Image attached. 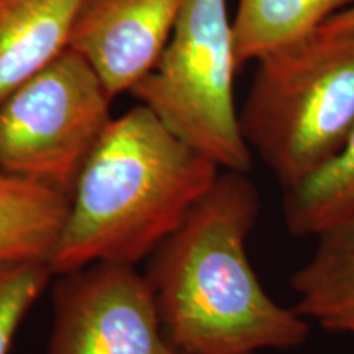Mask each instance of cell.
Masks as SVG:
<instances>
[{"label": "cell", "mask_w": 354, "mask_h": 354, "mask_svg": "<svg viewBox=\"0 0 354 354\" xmlns=\"http://www.w3.org/2000/svg\"><path fill=\"white\" fill-rule=\"evenodd\" d=\"M259 214L253 180L221 171L148 259L145 276L162 330L180 353L258 354L307 343V318L264 290L248 258Z\"/></svg>", "instance_id": "obj_1"}, {"label": "cell", "mask_w": 354, "mask_h": 354, "mask_svg": "<svg viewBox=\"0 0 354 354\" xmlns=\"http://www.w3.org/2000/svg\"><path fill=\"white\" fill-rule=\"evenodd\" d=\"M220 172L136 104L110 122L82 167L48 259L51 274L149 259Z\"/></svg>", "instance_id": "obj_2"}, {"label": "cell", "mask_w": 354, "mask_h": 354, "mask_svg": "<svg viewBox=\"0 0 354 354\" xmlns=\"http://www.w3.org/2000/svg\"><path fill=\"white\" fill-rule=\"evenodd\" d=\"M240 123L284 190L333 161L354 128V30L320 26L256 61Z\"/></svg>", "instance_id": "obj_3"}, {"label": "cell", "mask_w": 354, "mask_h": 354, "mask_svg": "<svg viewBox=\"0 0 354 354\" xmlns=\"http://www.w3.org/2000/svg\"><path fill=\"white\" fill-rule=\"evenodd\" d=\"M236 71L228 0H187L156 66L130 94L221 171L248 174L253 151L234 104Z\"/></svg>", "instance_id": "obj_4"}, {"label": "cell", "mask_w": 354, "mask_h": 354, "mask_svg": "<svg viewBox=\"0 0 354 354\" xmlns=\"http://www.w3.org/2000/svg\"><path fill=\"white\" fill-rule=\"evenodd\" d=\"M113 97L68 50L0 102V172L73 196L110 122Z\"/></svg>", "instance_id": "obj_5"}, {"label": "cell", "mask_w": 354, "mask_h": 354, "mask_svg": "<svg viewBox=\"0 0 354 354\" xmlns=\"http://www.w3.org/2000/svg\"><path fill=\"white\" fill-rule=\"evenodd\" d=\"M46 354H184L162 330L136 266L99 263L56 276Z\"/></svg>", "instance_id": "obj_6"}, {"label": "cell", "mask_w": 354, "mask_h": 354, "mask_svg": "<svg viewBox=\"0 0 354 354\" xmlns=\"http://www.w3.org/2000/svg\"><path fill=\"white\" fill-rule=\"evenodd\" d=\"M187 0H84L71 35L109 94L131 92L166 50Z\"/></svg>", "instance_id": "obj_7"}, {"label": "cell", "mask_w": 354, "mask_h": 354, "mask_svg": "<svg viewBox=\"0 0 354 354\" xmlns=\"http://www.w3.org/2000/svg\"><path fill=\"white\" fill-rule=\"evenodd\" d=\"M84 0H0V102L69 50Z\"/></svg>", "instance_id": "obj_8"}, {"label": "cell", "mask_w": 354, "mask_h": 354, "mask_svg": "<svg viewBox=\"0 0 354 354\" xmlns=\"http://www.w3.org/2000/svg\"><path fill=\"white\" fill-rule=\"evenodd\" d=\"M295 312L339 333L354 322V218L317 236L310 259L290 277Z\"/></svg>", "instance_id": "obj_9"}, {"label": "cell", "mask_w": 354, "mask_h": 354, "mask_svg": "<svg viewBox=\"0 0 354 354\" xmlns=\"http://www.w3.org/2000/svg\"><path fill=\"white\" fill-rule=\"evenodd\" d=\"M69 197L0 172V264L50 259L68 216Z\"/></svg>", "instance_id": "obj_10"}, {"label": "cell", "mask_w": 354, "mask_h": 354, "mask_svg": "<svg viewBox=\"0 0 354 354\" xmlns=\"http://www.w3.org/2000/svg\"><path fill=\"white\" fill-rule=\"evenodd\" d=\"M354 6V0H236L232 19L238 69L284 48Z\"/></svg>", "instance_id": "obj_11"}, {"label": "cell", "mask_w": 354, "mask_h": 354, "mask_svg": "<svg viewBox=\"0 0 354 354\" xmlns=\"http://www.w3.org/2000/svg\"><path fill=\"white\" fill-rule=\"evenodd\" d=\"M286 228L297 238L313 236L354 218V128L333 161L295 187L284 190Z\"/></svg>", "instance_id": "obj_12"}, {"label": "cell", "mask_w": 354, "mask_h": 354, "mask_svg": "<svg viewBox=\"0 0 354 354\" xmlns=\"http://www.w3.org/2000/svg\"><path fill=\"white\" fill-rule=\"evenodd\" d=\"M53 277L46 261L0 264V354L10 353L20 325Z\"/></svg>", "instance_id": "obj_13"}, {"label": "cell", "mask_w": 354, "mask_h": 354, "mask_svg": "<svg viewBox=\"0 0 354 354\" xmlns=\"http://www.w3.org/2000/svg\"><path fill=\"white\" fill-rule=\"evenodd\" d=\"M322 28L330 30V32H348L354 30V6L346 10L336 13L328 21L322 25Z\"/></svg>", "instance_id": "obj_14"}, {"label": "cell", "mask_w": 354, "mask_h": 354, "mask_svg": "<svg viewBox=\"0 0 354 354\" xmlns=\"http://www.w3.org/2000/svg\"><path fill=\"white\" fill-rule=\"evenodd\" d=\"M339 333H349V335H354V322L353 323H348V325H344L342 330H339Z\"/></svg>", "instance_id": "obj_15"}]
</instances>
